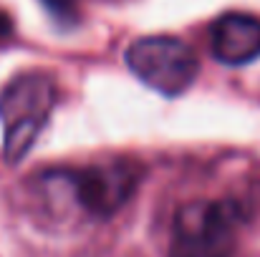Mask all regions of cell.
<instances>
[{"label":"cell","mask_w":260,"mask_h":257,"mask_svg":"<svg viewBox=\"0 0 260 257\" xmlns=\"http://www.w3.org/2000/svg\"><path fill=\"white\" fill-rule=\"evenodd\" d=\"M240 209L235 202H192L174 217L170 257H235Z\"/></svg>","instance_id":"1"},{"label":"cell","mask_w":260,"mask_h":257,"mask_svg":"<svg viewBox=\"0 0 260 257\" xmlns=\"http://www.w3.org/2000/svg\"><path fill=\"white\" fill-rule=\"evenodd\" d=\"M56 103V86L48 76L28 74L0 93V119L5 121V157L18 162L36 144Z\"/></svg>","instance_id":"2"},{"label":"cell","mask_w":260,"mask_h":257,"mask_svg":"<svg viewBox=\"0 0 260 257\" xmlns=\"http://www.w3.org/2000/svg\"><path fill=\"white\" fill-rule=\"evenodd\" d=\"M126 66L144 86L179 96L194 84L200 61L194 51L174 35H144L126 48Z\"/></svg>","instance_id":"3"},{"label":"cell","mask_w":260,"mask_h":257,"mask_svg":"<svg viewBox=\"0 0 260 257\" xmlns=\"http://www.w3.org/2000/svg\"><path fill=\"white\" fill-rule=\"evenodd\" d=\"M76 199L93 217H111L137 189V174L126 164L91 167L74 174Z\"/></svg>","instance_id":"4"},{"label":"cell","mask_w":260,"mask_h":257,"mask_svg":"<svg viewBox=\"0 0 260 257\" xmlns=\"http://www.w3.org/2000/svg\"><path fill=\"white\" fill-rule=\"evenodd\" d=\"M212 56L225 66H245L260 58V18L250 13H225L210 30Z\"/></svg>","instance_id":"5"},{"label":"cell","mask_w":260,"mask_h":257,"mask_svg":"<svg viewBox=\"0 0 260 257\" xmlns=\"http://www.w3.org/2000/svg\"><path fill=\"white\" fill-rule=\"evenodd\" d=\"M43 3H46L53 13H66V10H71V8H74V3H76V0H43Z\"/></svg>","instance_id":"6"},{"label":"cell","mask_w":260,"mask_h":257,"mask_svg":"<svg viewBox=\"0 0 260 257\" xmlns=\"http://www.w3.org/2000/svg\"><path fill=\"white\" fill-rule=\"evenodd\" d=\"M10 30H13V23H10L8 13H3V10H0V38H8V35H10Z\"/></svg>","instance_id":"7"}]
</instances>
